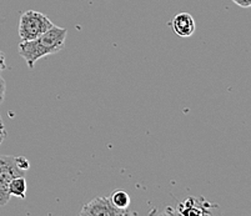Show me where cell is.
<instances>
[{
	"label": "cell",
	"instance_id": "6da1fadb",
	"mask_svg": "<svg viewBox=\"0 0 251 216\" xmlns=\"http://www.w3.org/2000/svg\"><path fill=\"white\" fill-rule=\"evenodd\" d=\"M68 30L54 25L52 28L33 40H22L19 54L25 60L29 69H33L39 59L56 54L65 48Z\"/></svg>",
	"mask_w": 251,
	"mask_h": 216
},
{
	"label": "cell",
	"instance_id": "4fadbf2b",
	"mask_svg": "<svg viewBox=\"0 0 251 216\" xmlns=\"http://www.w3.org/2000/svg\"><path fill=\"white\" fill-rule=\"evenodd\" d=\"M235 4H237L241 8H250L251 6V0H232Z\"/></svg>",
	"mask_w": 251,
	"mask_h": 216
},
{
	"label": "cell",
	"instance_id": "7c38bea8",
	"mask_svg": "<svg viewBox=\"0 0 251 216\" xmlns=\"http://www.w3.org/2000/svg\"><path fill=\"white\" fill-rule=\"evenodd\" d=\"M6 61H5V54L0 50V74H1V72H4V70L6 69Z\"/></svg>",
	"mask_w": 251,
	"mask_h": 216
},
{
	"label": "cell",
	"instance_id": "30bf717a",
	"mask_svg": "<svg viewBox=\"0 0 251 216\" xmlns=\"http://www.w3.org/2000/svg\"><path fill=\"white\" fill-rule=\"evenodd\" d=\"M5 93H6V83L4 78L0 75V104H3L4 99H5Z\"/></svg>",
	"mask_w": 251,
	"mask_h": 216
},
{
	"label": "cell",
	"instance_id": "9c48e42d",
	"mask_svg": "<svg viewBox=\"0 0 251 216\" xmlns=\"http://www.w3.org/2000/svg\"><path fill=\"white\" fill-rule=\"evenodd\" d=\"M17 165L20 170L25 172L28 171L29 168H30V163L28 161V159L23 158V156H19V158L17 156Z\"/></svg>",
	"mask_w": 251,
	"mask_h": 216
},
{
	"label": "cell",
	"instance_id": "8fae6325",
	"mask_svg": "<svg viewBox=\"0 0 251 216\" xmlns=\"http://www.w3.org/2000/svg\"><path fill=\"white\" fill-rule=\"evenodd\" d=\"M6 138V130H5V126H4V122L1 117H0V145L3 144V142L5 140Z\"/></svg>",
	"mask_w": 251,
	"mask_h": 216
},
{
	"label": "cell",
	"instance_id": "277c9868",
	"mask_svg": "<svg viewBox=\"0 0 251 216\" xmlns=\"http://www.w3.org/2000/svg\"><path fill=\"white\" fill-rule=\"evenodd\" d=\"M79 214L83 216H123L127 215L129 211L115 208L109 196H98L85 204Z\"/></svg>",
	"mask_w": 251,
	"mask_h": 216
},
{
	"label": "cell",
	"instance_id": "8992f818",
	"mask_svg": "<svg viewBox=\"0 0 251 216\" xmlns=\"http://www.w3.org/2000/svg\"><path fill=\"white\" fill-rule=\"evenodd\" d=\"M204 208L207 206H199V201L193 197H189L185 202H182L179 208V213L182 215H204V214H209V211L205 210Z\"/></svg>",
	"mask_w": 251,
	"mask_h": 216
},
{
	"label": "cell",
	"instance_id": "3957f363",
	"mask_svg": "<svg viewBox=\"0 0 251 216\" xmlns=\"http://www.w3.org/2000/svg\"><path fill=\"white\" fill-rule=\"evenodd\" d=\"M17 176H25V171L17 165V156H0V206H5L10 200L9 185Z\"/></svg>",
	"mask_w": 251,
	"mask_h": 216
},
{
	"label": "cell",
	"instance_id": "52a82bcc",
	"mask_svg": "<svg viewBox=\"0 0 251 216\" xmlns=\"http://www.w3.org/2000/svg\"><path fill=\"white\" fill-rule=\"evenodd\" d=\"M9 192H10V196L24 200L26 197V179L25 176L14 177L9 185Z\"/></svg>",
	"mask_w": 251,
	"mask_h": 216
},
{
	"label": "cell",
	"instance_id": "5b68a950",
	"mask_svg": "<svg viewBox=\"0 0 251 216\" xmlns=\"http://www.w3.org/2000/svg\"><path fill=\"white\" fill-rule=\"evenodd\" d=\"M171 28L180 38H189L195 33V20L189 13H180L171 22Z\"/></svg>",
	"mask_w": 251,
	"mask_h": 216
},
{
	"label": "cell",
	"instance_id": "ba28073f",
	"mask_svg": "<svg viewBox=\"0 0 251 216\" xmlns=\"http://www.w3.org/2000/svg\"><path fill=\"white\" fill-rule=\"evenodd\" d=\"M109 197H110V201L113 202V205L115 208L120 209V210H127L130 206V202H131L129 194L124 190H116Z\"/></svg>",
	"mask_w": 251,
	"mask_h": 216
},
{
	"label": "cell",
	"instance_id": "7a4b0ae2",
	"mask_svg": "<svg viewBox=\"0 0 251 216\" xmlns=\"http://www.w3.org/2000/svg\"><path fill=\"white\" fill-rule=\"evenodd\" d=\"M54 26L45 14L35 10L23 13L19 20V36L22 40H33Z\"/></svg>",
	"mask_w": 251,
	"mask_h": 216
}]
</instances>
